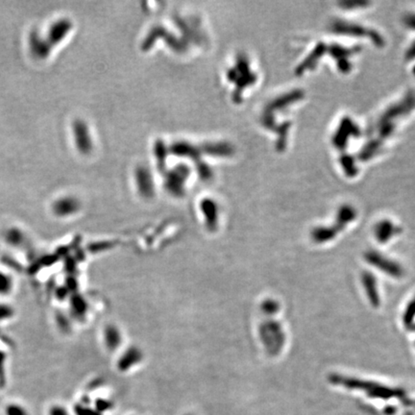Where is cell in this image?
<instances>
[{
  "label": "cell",
  "instance_id": "1",
  "mask_svg": "<svg viewBox=\"0 0 415 415\" xmlns=\"http://www.w3.org/2000/svg\"><path fill=\"white\" fill-rule=\"evenodd\" d=\"M81 209V202L74 196H63L52 204L53 214L61 218L74 216Z\"/></svg>",
  "mask_w": 415,
  "mask_h": 415
},
{
  "label": "cell",
  "instance_id": "2",
  "mask_svg": "<svg viewBox=\"0 0 415 415\" xmlns=\"http://www.w3.org/2000/svg\"><path fill=\"white\" fill-rule=\"evenodd\" d=\"M73 135L75 143L78 149L82 153H89L92 150V139L89 128L86 122L81 119H76L73 123Z\"/></svg>",
  "mask_w": 415,
  "mask_h": 415
},
{
  "label": "cell",
  "instance_id": "3",
  "mask_svg": "<svg viewBox=\"0 0 415 415\" xmlns=\"http://www.w3.org/2000/svg\"><path fill=\"white\" fill-rule=\"evenodd\" d=\"M72 23L70 20L67 18L59 19L50 26L49 31L47 34V37H45V40L49 43V45L57 44L64 40V38L70 31Z\"/></svg>",
  "mask_w": 415,
  "mask_h": 415
},
{
  "label": "cell",
  "instance_id": "4",
  "mask_svg": "<svg viewBox=\"0 0 415 415\" xmlns=\"http://www.w3.org/2000/svg\"><path fill=\"white\" fill-rule=\"evenodd\" d=\"M29 44L33 55L36 57L43 59L48 56L51 46L45 40V38L42 37L41 34L38 32H33L31 34L29 39Z\"/></svg>",
  "mask_w": 415,
  "mask_h": 415
},
{
  "label": "cell",
  "instance_id": "5",
  "mask_svg": "<svg viewBox=\"0 0 415 415\" xmlns=\"http://www.w3.org/2000/svg\"><path fill=\"white\" fill-rule=\"evenodd\" d=\"M15 290V279L7 271L0 269V298L10 296Z\"/></svg>",
  "mask_w": 415,
  "mask_h": 415
},
{
  "label": "cell",
  "instance_id": "6",
  "mask_svg": "<svg viewBox=\"0 0 415 415\" xmlns=\"http://www.w3.org/2000/svg\"><path fill=\"white\" fill-rule=\"evenodd\" d=\"M23 239H24V234L17 228H12L5 234L6 242L14 247L20 245L23 242Z\"/></svg>",
  "mask_w": 415,
  "mask_h": 415
},
{
  "label": "cell",
  "instance_id": "7",
  "mask_svg": "<svg viewBox=\"0 0 415 415\" xmlns=\"http://www.w3.org/2000/svg\"><path fill=\"white\" fill-rule=\"evenodd\" d=\"M15 315V310L7 303L0 301V322L10 320Z\"/></svg>",
  "mask_w": 415,
  "mask_h": 415
},
{
  "label": "cell",
  "instance_id": "8",
  "mask_svg": "<svg viewBox=\"0 0 415 415\" xmlns=\"http://www.w3.org/2000/svg\"><path fill=\"white\" fill-rule=\"evenodd\" d=\"M6 415H28L24 407L17 405V404H11L6 407Z\"/></svg>",
  "mask_w": 415,
  "mask_h": 415
},
{
  "label": "cell",
  "instance_id": "9",
  "mask_svg": "<svg viewBox=\"0 0 415 415\" xmlns=\"http://www.w3.org/2000/svg\"><path fill=\"white\" fill-rule=\"evenodd\" d=\"M49 414L68 415V413H67L66 408H64V407H61V406H55V407H52V408L50 409Z\"/></svg>",
  "mask_w": 415,
  "mask_h": 415
},
{
  "label": "cell",
  "instance_id": "10",
  "mask_svg": "<svg viewBox=\"0 0 415 415\" xmlns=\"http://www.w3.org/2000/svg\"><path fill=\"white\" fill-rule=\"evenodd\" d=\"M76 413H78L79 415H97L94 411L88 410V409L85 408V407H78V408H76Z\"/></svg>",
  "mask_w": 415,
  "mask_h": 415
}]
</instances>
